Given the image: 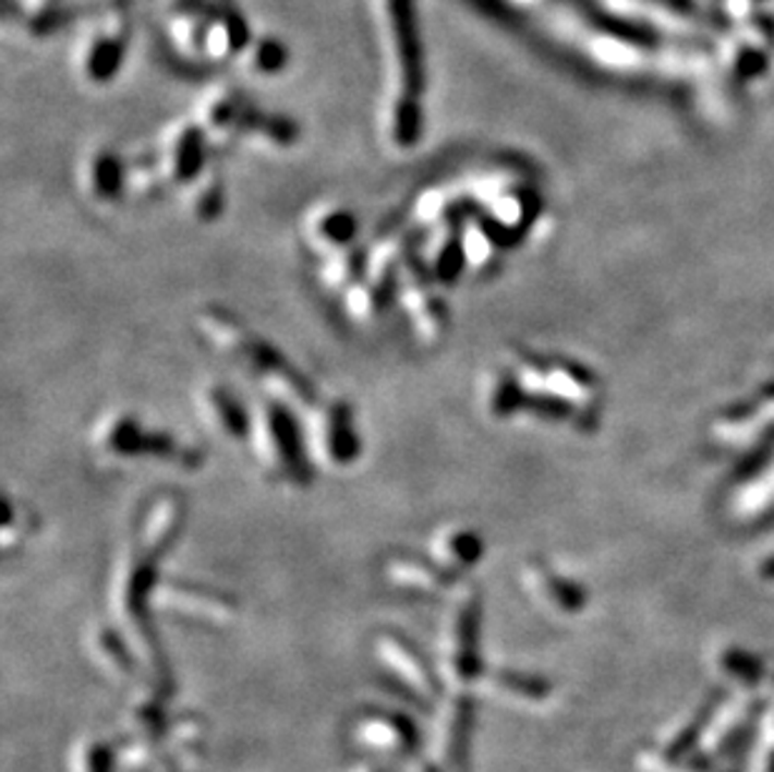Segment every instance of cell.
I'll return each instance as SVG.
<instances>
[{
  "instance_id": "cell-16",
  "label": "cell",
  "mask_w": 774,
  "mask_h": 772,
  "mask_svg": "<svg viewBox=\"0 0 774 772\" xmlns=\"http://www.w3.org/2000/svg\"><path fill=\"white\" fill-rule=\"evenodd\" d=\"M125 183H129V171H125L123 158L108 146L90 150L81 166L83 196L98 208L113 206L121 198Z\"/></svg>"
},
{
  "instance_id": "cell-3",
  "label": "cell",
  "mask_w": 774,
  "mask_h": 772,
  "mask_svg": "<svg viewBox=\"0 0 774 772\" xmlns=\"http://www.w3.org/2000/svg\"><path fill=\"white\" fill-rule=\"evenodd\" d=\"M161 557L150 555L143 544H131L118 559L113 575V610L121 632L129 637L133 650L138 652L143 665L156 679V690L171 695L173 675L168 658L164 652V642L154 627L150 607H154V592L158 584L156 562Z\"/></svg>"
},
{
  "instance_id": "cell-14",
  "label": "cell",
  "mask_w": 774,
  "mask_h": 772,
  "mask_svg": "<svg viewBox=\"0 0 774 772\" xmlns=\"http://www.w3.org/2000/svg\"><path fill=\"white\" fill-rule=\"evenodd\" d=\"M353 737L366 748L382 750L391 758H411L422 745L416 725L394 710H366L353 723Z\"/></svg>"
},
{
  "instance_id": "cell-1",
  "label": "cell",
  "mask_w": 774,
  "mask_h": 772,
  "mask_svg": "<svg viewBox=\"0 0 774 772\" xmlns=\"http://www.w3.org/2000/svg\"><path fill=\"white\" fill-rule=\"evenodd\" d=\"M196 331L218 357L264 384L274 399H281L293 409H311L316 405L314 384L239 316L226 309H201L196 314Z\"/></svg>"
},
{
  "instance_id": "cell-6",
  "label": "cell",
  "mask_w": 774,
  "mask_h": 772,
  "mask_svg": "<svg viewBox=\"0 0 774 772\" xmlns=\"http://www.w3.org/2000/svg\"><path fill=\"white\" fill-rule=\"evenodd\" d=\"M482 598L464 587L453 600L442 637V670L457 685H471L484 670L482 650Z\"/></svg>"
},
{
  "instance_id": "cell-27",
  "label": "cell",
  "mask_w": 774,
  "mask_h": 772,
  "mask_svg": "<svg viewBox=\"0 0 774 772\" xmlns=\"http://www.w3.org/2000/svg\"><path fill=\"white\" fill-rule=\"evenodd\" d=\"M366 268V258L361 256L359 249H343L339 254H331L324 258L322 268H318V281L324 284V289L347 293L353 284L361 281V274Z\"/></svg>"
},
{
  "instance_id": "cell-9",
  "label": "cell",
  "mask_w": 774,
  "mask_h": 772,
  "mask_svg": "<svg viewBox=\"0 0 774 772\" xmlns=\"http://www.w3.org/2000/svg\"><path fill=\"white\" fill-rule=\"evenodd\" d=\"M376 658L384 662L386 670L399 679L403 690L414 695L416 700L432 704L442 698V679L428 665V660L409 637H403L394 629H384L374 640Z\"/></svg>"
},
{
  "instance_id": "cell-13",
  "label": "cell",
  "mask_w": 774,
  "mask_h": 772,
  "mask_svg": "<svg viewBox=\"0 0 774 772\" xmlns=\"http://www.w3.org/2000/svg\"><path fill=\"white\" fill-rule=\"evenodd\" d=\"M208 133L201 123H181L168 131L164 146L156 156L158 173L168 186H189L206 171Z\"/></svg>"
},
{
  "instance_id": "cell-18",
  "label": "cell",
  "mask_w": 774,
  "mask_h": 772,
  "mask_svg": "<svg viewBox=\"0 0 774 772\" xmlns=\"http://www.w3.org/2000/svg\"><path fill=\"white\" fill-rule=\"evenodd\" d=\"M384 575L394 587H399V590L426 594V598L442 594L457 582V577L444 572L432 557L422 559L416 555H401V552L386 559Z\"/></svg>"
},
{
  "instance_id": "cell-11",
  "label": "cell",
  "mask_w": 774,
  "mask_h": 772,
  "mask_svg": "<svg viewBox=\"0 0 774 772\" xmlns=\"http://www.w3.org/2000/svg\"><path fill=\"white\" fill-rule=\"evenodd\" d=\"M196 411L208 432L221 442H243L251 436V414L239 391L221 379H208L196 391Z\"/></svg>"
},
{
  "instance_id": "cell-15",
  "label": "cell",
  "mask_w": 774,
  "mask_h": 772,
  "mask_svg": "<svg viewBox=\"0 0 774 772\" xmlns=\"http://www.w3.org/2000/svg\"><path fill=\"white\" fill-rule=\"evenodd\" d=\"M359 221L343 204H318L311 208L301 226V239L316 256H331L353 246Z\"/></svg>"
},
{
  "instance_id": "cell-12",
  "label": "cell",
  "mask_w": 774,
  "mask_h": 772,
  "mask_svg": "<svg viewBox=\"0 0 774 772\" xmlns=\"http://www.w3.org/2000/svg\"><path fill=\"white\" fill-rule=\"evenodd\" d=\"M397 297L401 301L403 314H407L414 337L426 347H439L449 334L451 318L446 301L434 291L432 281L422 276H403L399 281Z\"/></svg>"
},
{
  "instance_id": "cell-4",
  "label": "cell",
  "mask_w": 774,
  "mask_h": 772,
  "mask_svg": "<svg viewBox=\"0 0 774 772\" xmlns=\"http://www.w3.org/2000/svg\"><path fill=\"white\" fill-rule=\"evenodd\" d=\"M251 447L264 474L274 484L304 490L311 484V461L306 434L293 417V407L268 397L251 414Z\"/></svg>"
},
{
  "instance_id": "cell-21",
  "label": "cell",
  "mask_w": 774,
  "mask_h": 772,
  "mask_svg": "<svg viewBox=\"0 0 774 772\" xmlns=\"http://www.w3.org/2000/svg\"><path fill=\"white\" fill-rule=\"evenodd\" d=\"M461 226L464 224L439 226V229H434L436 233L428 239L422 254V266L426 268L428 279L442 284V287L457 284L461 272L467 268L464 246H461Z\"/></svg>"
},
{
  "instance_id": "cell-23",
  "label": "cell",
  "mask_w": 774,
  "mask_h": 772,
  "mask_svg": "<svg viewBox=\"0 0 774 772\" xmlns=\"http://www.w3.org/2000/svg\"><path fill=\"white\" fill-rule=\"evenodd\" d=\"M88 644L94 658L98 660V665L104 667L106 673H111L118 679L138 675L141 658L121 629H116L113 625H98L94 627V632H90Z\"/></svg>"
},
{
  "instance_id": "cell-7",
  "label": "cell",
  "mask_w": 774,
  "mask_h": 772,
  "mask_svg": "<svg viewBox=\"0 0 774 772\" xmlns=\"http://www.w3.org/2000/svg\"><path fill=\"white\" fill-rule=\"evenodd\" d=\"M306 449L316 467L349 469L361 457V436L353 422V409L343 399L316 401L309 409Z\"/></svg>"
},
{
  "instance_id": "cell-2",
  "label": "cell",
  "mask_w": 774,
  "mask_h": 772,
  "mask_svg": "<svg viewBox=\"0 0 774 772\" xmlns=\"http://www.w3.org/2000/svg\"><path fill=\"white\" fill-rule=\"evenodd\" d=\"M394 53V96L386 111V138L399 150L414 148L424 136L426 48L416 0H386Z\"/></svg>"
},
{
  "instance_id": "cell-32",
  "label": "cell",
  "mask_w": 774,
  "mask_h": 772,
  "mask_svg": "<svg viewBox=\"0 0 774 772\" xmlns=\"http://www.w3.org/2000/svg\"><path fill=\"white\" fill-rule=\"evenodd\" d=\"M416 772H444V770H442V768H436V765H432V762H424V765L419 768Z\"/></svg>"
},
{
  "instance_id": "cell-30",
  "label": "cell",
  "mask_w": 774,
  "mask_h": 772,
  "mask_svg": "<svg viewBox=\"0 0 774 772\" xmlns=\"http://www.w3.org/2000/svg\"><path fill=\"white\" fill-rule=\"evenodd\" d=\"M286 63V50L279 40H261V46H256V65L254 69L258 73H279L283 71Z\"/></svg>"
},
{
  "instance_id": "cell-31",
  "label": "cell",
  "mask_w": 774,
  "mask_h": 772,
  "mask_svg": "<svg viewBox=\"0 0 774 772\" xmlns=\"http://www.w3.org/2000/svg\"><path fill=\"white\" fill-rule=\"evenodd\" d=\"M361 772H394V765H368Z\"/></svg>"
},
{
  "instance_id": "cell-5",
  "label": "cell",
  "mask_w": 774,
  "mask_h": 772,
  "mask_svg": "<svg viewBox=\"0 0 774 772\" xmlns=\"http://www.w3.org/2000/svg\"><path fill=\"white\" fill-rule=\"evenodd\" d=\"M94 451L106 465H136L143 459L171 461L179 469L201 467V451L168 432H154L131 411H108L96 422L90 436Z\"/></svg>"
},
{
  "instance_id": "cell-22",
  "label": "cell",
  "mask_w": 774,
  "mask_h": 772,
  "mask_svg": "<svg viewBox=\"0 0 774 772\" xmlns=\"http://www.w3.org/2000/svg\"><path fill=\"white\" fill-rule=\"evenodd\" d=\"M125 44H129V23L123 19H113L100 28L83 58V69H86L88 81L106 83L111 81L118 65L123 63Z\"/></svg>"
},
{
  "instance_id": "cell-19",
  "label": "cell",
  "mask_w": 774,
  "mask_h": 772,
  "mask_svg": "<svg viewBox=\"0 0 774 772\" xmlns=\"http://www.w3.org/2000/svg\"><path fill=\"white\" fill-rule=\"evenodd\" d=\"M183 522H186V507L183 499L176 494H161L154 499V505L148 507L146 517H143L141 530V544L150 555L164 557L168 550L173 547V542L179 540L183 532Z\"/></svg>"
},
{
  "instance_id": "cell-28",
  "label": "cell",
  "mask_w": 774,
  "mask_h": 772,
  "mask_svg": "<svg viewBox=\"0 0 774 772\" xmlns=\"http://www.w3.org/2000/svg\"><path fill=\"white\" fill-rule=\"evenodd\" d=\"M494 685L499 687L501 692L515 695V698H521V700H544L546 695H549V685H546L544 679L532 677V675L511 673V670H501V673H496Z\"/></svg>"
},
{
  "instance_id": "cell-29",
  "label": "cell",
  "mask_w": 774,
  "mask_h": 772,
  "mask_svg": "<svg viewBox=\"0 0 774 772\" xmlns=\"http://www.w3.org/2000/svg\"><path fill=\"white\" fill-rule=\"evenodd\" d=\"M78 772H113V752L106 743H88L78 755Z\"/></svg>"
},
{
  "instance_id": "cell-10",
  "label": "cell",
  "mask_w": 774,
  "mask_h": 772,
  "mask_svg": "<svg viewBox=\"0 0 774 772\" xmlns=\"http://www.w3.org/2000/svg\"><path fill=\"white\" fill-rule=\"evenodd\" d=\"M607 5L619 13L627 25L642 23L650 28H662V33H679V36H704L717 31V25L706 21L685 0H607Z\"/></svg>"
},
{
  "instance_id": "cell-24",
  "label": "cell",
  "mask_w": 774,
  "mask_h": 772,
  "mask_svg": "<svg viewBox=\"0 0 774 772\" xmlns=\"http://www.w3.org/2000/svg\"><path fill=\"white\" fill-rule=\"evenodd\" d=\"M397 291H399V287H389V284L374 281V279H368V276H364V279L353 284V287L343 293L347 314L351 316L353 324L372 326L386 314L389 301Z\"/></svg>"
},
{
  "instance_id": "cell-26",
  "label": "cell",
  "mask_w": 774,
  "mask_h": 772,
  "mask_svg": "<svg viewBox=\"0 0 774 772\" xmlns=\"http://www.w3.org/2000/svg\"><path fill=\"white\" fill-rule=\"evenodd\" d=\"M226 191L223 181L216 173L204 171L196 181L186 186V212L198 224H211L223 214Z\"/></svg>"
},
{
  "instance_id": "cell-20",
  "label": "cell",
  "mask_w": 774,
  "mask_h": 772,
  "mask_svg": "<svg viewBox=\"0 0 774 772\" xmlns=\"http://www.w3.org/2000/svg\"><path fill=\"white\" fill-rule=\"evenodd\" d=\"M474 700L469 695H457L451 702L449 717H446L444 740H442V762L444 772H469L471 737H474Z\"/></svg>"
},
{
  "instance_id": "cell-25",
  "label": "cell",
  "mask_w": 774,
  "mask_h": 772,
  "mask_svg": "<svg viewBox=\"0 0 774 772\" xmlns=\"http://www.w3.org/2000/svg\"><path fill=\"white\" fill-rule=\"evenodd\" d=\"M461 246H464L467 268L476 274H484L486 268H492L496 254H499V241L494 239L492 224L474 216H469L464 226H461Z\"/></svg>"
},
{
  "instance_id": "cell-17",
  "label": "cell",
  "mask_w": 774,
  "mask_h": 772,
  "mask_svg": "<svg viewBox=\"0 0 774 772\" xmlns=\"http://www.w3.org/2000/svg\"><path fill=\"white\" fill-rule=\"evenodd\" d=\"M484 555V542L467 524H446L434 532L428 542V557L439 565L444 572L457 577L464 569L474 567Z\"/></svg>"
},
{
  "instance_id": "cell-8",
  "label": "cell",
  "mask_w": 774,
  "mask_h": 772,
  "mask_svg": "<svg viewBox=\"0 0 774 772\" xmlns=\"http://www.w3.org/2000/svg\"><path fill=\"white\" fill-rule=\"evenodd\" d=\"M154 604L171 615L214 627L231 625L239 617V602L229 592L189 582V579H158Z\"/></svg>"
}]
</instances>
